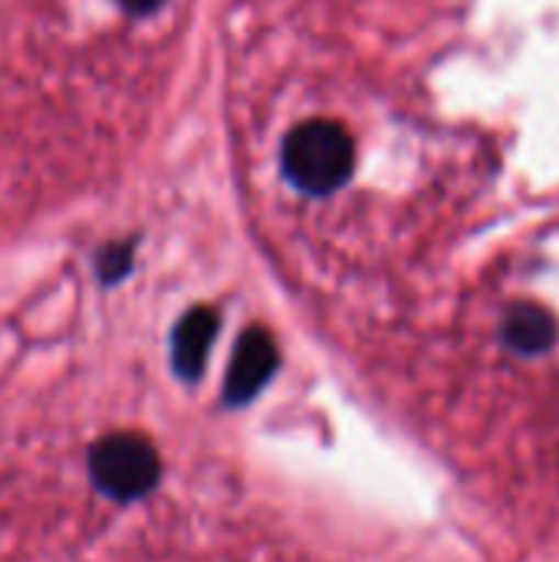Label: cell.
Listing matches in <instances>:
<instances>
[{
  "mask_svg": "<svg viewBox=\"0 0 559 562\" xmlns=\"http://www.w3.org/2000/svg\"><path fill=\"white\" fill-rule=\"evenodd\" d=\"M356 165L353 135L329 119L300 122L283 142V171L306 194H333Z\"/></svg>",
  "mask_w": 559,
  "mask_h": 562,
  "instance_id": "1",
  "label": "cell"
},
{
  "mask_svg": "<svg viewBox=\"0 0 559 562\" xmlns=\"http://www.w3.org/2000/svg\"><path fill=\"white\" fill-rule=\"evenodd\" d=\"M158 474H161L158 451L142 435L115 431L96 441L89 451V477L112 501L122 504L142 501L145 494L155 491Z\"/></svg>",
  "mask_w": 559,
  "mask_h": 562,
  "instance_id": "2",
  "label": "cell"
},
{
  "mask_svg": "<svg viewBox=\"0 0 559 562\" xmlns=\"http://www.w3.org/2000/svg\"><path fill=\"white\" fill-rule=\"evenodd\" d=\"M277 366H280L277 339L264 326H250L234 346V359H231L227 379H224V402L241 408L250 398H257L264 392V385L273 379Z\"/></svg>",
  "mask_w": 559,
  "mask_h": 562,
  "instance_id": "3",
  "label": "cell"
},
{
  "mask_svg": "<svg viewBox=\"0 0 559 562\" xmlns=\"http://www.w3.org/2000/svg\"><path fill=\"white\" fill-rule=\"evenodd\" d=\"M217 326H221V319L208 306H194L178 319V326L171 333V366L185 382H194L204 372L208 349L217 336Z\"/></svg>",
  "mask_w": 559,
  "mask_h": 562,
  "instance_id": "4",
  "label": "cell"
},
{
  "mask_svg": "<svg viewBox=\"0 0 559 562\" xmlns=\"http://www.w3.org/2000/svg\"><path fill=\"white\" fill-rule=\"evenodd\" d=\"M501 336H504L507 349H514L521 356H540L554 346L557 323L547 310H540L534 303H521L507 313Z\"/></svg>",
  "mask_w": 559,
  "mask_h": 562,
  "instance_id": "5",
  "label": "cell"
},
{
  "mask_svg": "<svg viewBox=\"0 0 559 562\" xmlns=\"http://www.w3.org/2000/svg\"><path fill=\"white\" fill-rule=\"evenodd\" d=\"M132 267V244H109L99 260H96V270H99V280L102 283H115L128 273Z\"/></svg>",
  "mask_w": 559,
  "mask_h": 562,
  "instance_id": "6",
  "label": "cell"
},
{
  "mask_svg": "<svg viewBox=\"0 0 559 562\" xmlns=\"http://www.w3.org/2000/svg\"><path fill=\"white\" fill-rule=\"evenodd\" d=\"M125 13H135V16H145V13H152V10H158L161 7V0H115Z\"/></svg>",
  "mask_w": 559,
  "mask_h": 562,
  "instance_id": "7",
  "label": "cell"
}]
</instances>
